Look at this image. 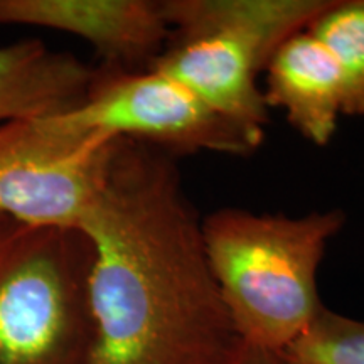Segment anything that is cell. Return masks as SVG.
<instances>
[{"instance_id":"6da1fadb","label":"cell","mask_w":364,"mask_h":364,"mask_svg":"<svg viewBox=\"0 0 364 364\" xmlns=\"http://www.w3.org/2000/svg\"><path fill=\"white\" fill-rule=\"evenodd\" d=\"M80 231L93 252L90 364H225L240 351L171 154L117 139Z\"/></svg>"},{"instance_id":"7a4b0ae2","label":"cell","mask_w":364,"mask_h":364,"mask_svg":"<svg viewBox=\"0 0 364 364\" xmlns=\"http://www.w3.org/2000/svg\"><path fill=\"white\" fill-rule=\"evenodd\" d=\"M344 215L302 218L220 209L203 221V238L223 302L243 343L284 351L322 306L317 272Z\"/></svg>"},{"instance_id":"3957f363","label":"cell","mask_w":364,"mask_h":364,"mask_svg":"<svg viewBox=\"0 0 364 364\" xmlns=\"http://www.w3.org/2000/svg\"><path fill=\"white\" fill-rule=\"evenodd\" d=\"M329 0H166L171 38L152 63L211 110L263 134L268 105L257 76Z\"/></svg>"},{"instance_id":"277c9868","label":"cell","mask_w":364,"mask_h":364,"mask_svg":"<svg viewBox=\"0 0 364 364\" xmlns=\"http://www.w3.org/2000/svg\"><path fill=\"white\" fill-rule=\"evenodd\" d=\"M91 262L80 230L0 223V364H90Z\"/></svg>"},{"instance_id":"5b68a950","label":"cell","mask_w":364,"mask_h":364,"mask_svg":"<svg viewBox=\"0 0 364 364\" xmlns=\"http://www.w3.org/2000/svg\"><path fill=\"white\" fill-rule=\"evenodd\" d=\"M49 118L75 134L140 140L167 154L248 156L263 142V134L228 120L154 68H102L83 102Z\"/></svg>"},{"instance_id":"8992f818","label":"cell","mask_w":364,"mask_h":364,"mask_svg":"<svg viewBox=\"0 0 364 364\" xmlns=\"http://www.w3.org/2000/svg\"><path fill=\"white\" fill-rule=\"evenodd\" d=\"M115 140L75 134L49 117L0 125V216L33 228L80 230Z\"/></svg>"},{"instance_id":"52a82bcc","label":"cell","mask_w":364,"mask_h":364,"mask_svg":"<svg viewBox=\"0 0 364 364\" xmlns=\"http://www.w3.org/2000/svg\"><path fill=\"white\" fill-rule=\"evenodd\" d=\"M0 24L61 31L85 39L110 70H149L171 38L161 2L0 0Z\"/></svg>"},{"instance_id":"ba28073f","label":"cell","mask_w":364,"mask_h":364,"mask_svg":"<svg viewBox=\"0 0 364 364\" xmlns=\"http://www.w3.org/2000/svg\"><path fill=\"white\" fill-rule=\"evenodd\" d=\"M265 70L268 107L282 108L312 144H329L344 105L343 73L329 49L306 29L287 39Z\"/></svg>"},{"instance_id":"9c48e42d","label":"cell","mask_w":364,"mask_h":364,"mask_svg":"<svg viewBox=\"0 0 364 364\" xmlns=\"http://www.w3.org/2000/svg\"><path fill=\"white\" fill-rule=\"evenodd\" d=\"M95 73L39 39L0 46V125L71 110L85 100Z\"/></svg>"},{"instance_id":"30bf717a","label":"cell","mask_w":364,"mask_h":364,"mask_svg":"<svg viewBox=\"0 0 364 364\" xmlns=\"http://www.w3.org/2000/svg\"><path fill=\"white\" fill-rule=\"evenodd\" d=\"M307 31L329 49L343 73V115H364V0H331Z\"/></svg>"},{"instance_id":"8fae6325","label":"cell","mask_w":364,"mask_h":364,"mask_svg":"<svg viewBox=\"0 0 364 364\" xmlns=\"http://www.w3.org/2000/svg\"><path fill=\"white\" fill-rule=\"evenodd\" d=\"M284 353L290 364H364V322L322 307Z\"/></svg>"},{"instance_id":"7c38bea8","label":"cell","mask_w":364,"mask_h":364,"mask_svg":"<svg viewBox=\"0 0 364 364\" xmlns=\"http://www.w3.org/2000/svg\"><path fill=\"white\" fill-rule=\"evenodd\" d=\"M225 364H290L284 351L243 343L240 351Z\"/></svg>"},{"instance_id":"4fadbf2b","label":"cell","mask_w":364,"mask_h":364,"mask_svg":"<svg viewBox=\"0 0 364 364\" xmlns=\"http://www.w3.org/2000/svg\"><path fill=\"white\" fill-rule=\"evenodd\" d=\"M7 220V218H4V216H0V223H2V221H6Z\"/></svg>"}]
</instances>
